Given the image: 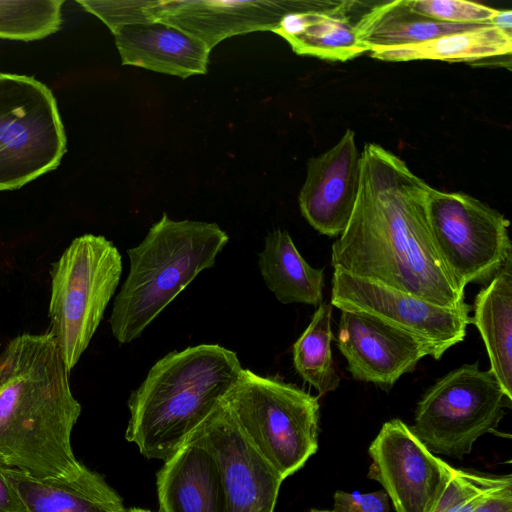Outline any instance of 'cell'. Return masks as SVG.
<instances>
[{"mask_svg":"<svg viewBox=\"0 0 512 512\" xmlns=\"http://www.w3.org/2000/svg\"><path fill=\"white\" fill-rule=\"evenodd\" d=\"M22 512H128L123 499L87 467L74 479L38 478L3 466Z\"/></svg>","mask_w":512,"mask_h":512,"instance_id":"17","label":"cell"},{"mask_svg":"<svg viewBox=\"0 0 512 512\" xmlns=\"http://www.w3.org/2000/svg\"><path fill=\"white\" fill-rule=\"evenodd\" d=\"M406 3L417 14L448 23H489L497 11L464 0H406Z\"/></svg>","mask_w":512,"mask_h":512,"instance_id":"27","label":"cell"},{"mask_svg":"<svg viewBox=\"0 0 512 512\" xmlns=\"http://www.w3.org/2000/svg\"><path fill=\"white\" fill-rule=\"evenodd\" d=\"M511 403L489 370L464 364L425 392L410 429L432 453L461 459L495 430Z\"/></svg>","mask_w":512,"mask_h":512,"instance_id":"8","label":"cell"},{"mask_svg":"<svg viewBox=\"0 0 512 512\" xmlns=\"http://www.w3.org/2000/svg\"><path fill=\"white\" fill-rule=\"evenodd\" d=\"M431 188L397 155L366 143L356 203L347 227L332 245V266L438 306H468L465 288L442 260L432 237Z\"/></svg>","mask_w":512,"mask_h":512,"instance_id":"1","label":"cell"},{"mask_svg":"<svg viewBox=\"0 0 512 512\" xmlns=\"http://www.w3.org/2000/svg\"><path fill=\"white\" fill-rule=\"evenodd\" d=\"M486 23H448L412 11L406 0L380 3L354 24L359 41L369 51L418 44L441 36L474 29Z\"/></svg>","mask_w":512,"mask_h":512,"instance_id":"22","label":"cell"},{"mask_svg":"<svg viewBox=\"0 0 512 512\" xmlns=\"http://www.w3.org/2000/svg\"><path fill=\"white\" fill-rule=\"evenodd\" d=\"M489 24L497 27L508 35H511L512 31V12L511 10H497L493 15Z\"/></svg>","mask_w":512,"mask_h":512,"instance_id":"31","label":"cell"},{"mask_svg":"<svg viewBox=\"0 0 512 512\" xmlns=\"http://www.w3.org/2000/svg\"><path fill=\"white\" fill-rule=\"evenodd\" d=\"M332 307L322 302L293 345L294 367L302 379L318 391V397L335 391L340 383L331 352Z\"/></svg>","mask_w":512,"mask_h":512,"instance_id":"24","label":"cell"},{"mask_svg":"<svg viewBox=\"0 0 512 512\" xmlns=\"http://www.w3.org/2000/svg\"><path fill=\"white\" fill-rule=\"evenodd\" d=\"M159 512H227L220 473L207 450L185 442L156 475Z\"/></svg>","mask_w":512,"mask_h":512,"instance_id":"18","label":"cell"},{"mask_svg":"<svg viewBox=\"0 0 512 512\" xmlns=\"http://www.w3.org/2000/svg\"><path fill=\"white\" fill-rule=\"evenodd\" d=\"M388 495L384 490L372 493L337 491L333 512H389Z\"/></svg>","mask_w":512,"mask_h":512,"instance_id":"28","label":"cell"},{"mask_svg":"<svg viewBox=\"0 0 512 512\" xmlns=\"http://www.w3.org/2000/svg\"><path fill=\"white\" fill-rule=\"evenodd\" d=\"M368 452V476L382 485L396 512H431L453 472L400 419L382 425Z\"/></svg>","mask_w":512,"mask_h":512,"instance_id":"12","label":"cell"},{"mask_svg":"<svg viewBox=\"0 0 512 512\" xmlns=\"http://www.w3.org/2000/svg\"><path fill=\"white\" fill-rule=\"evenodd\" d=\"M354 1H324L314 9L286 14L272 31L298 55L347 61L369 51L356 34L349 12Z\"/></svg>","mask_w":512,"mask_h":512,"instance_id":"19","label":"cell"},{"mask_svg":"<svg viewBox=\"0 0 512 512\" xmlns=\"http://www.w3.org/2000/svg\"><path fill=\"white\" fill-rule=\"evenodd\" d=\"M512 36L489 23L474 29L441 36L426 42L370 51L383 61H471L510 55Z\"/></svg>","mask_w":512,"mask_h":512,"instance_id":"23","label":"cell"},{"mask_svg":"<svg viewBox=\"0 0 512 512\" xmlns=\"http://www.w3.org/2000/svg\"><path fill=\"white\" fill-rule=\"evenodd\" d=\"M66 135L56 99L34 77L0 72V191L56 169Z\"/></svg>","mask_w":512,"mask_h":512,"instance_id":"7","label":"cell"},{"mask_svg":"<svg viewBox=\"0 0 512 512\" xmlns=\"http://www.w3.org/2000/svg\"><path fill=\"white\" fill-rule=\"evenodd\" d=\"M310 512H333V511L313 509Z\"/></svg>","mask_w":512,"mask_h":512,"instance_id":"33","label":"cell"},{"mask_svg":"<svg viewBox=\"0 0 512 512\" xmlns=\"http://www.w3.org/2000/svg\"><path fill=\"white\" fill-rule=\"evenodd\" d=\"M187 441L215 460L227 512H274L283 478L249 442L221 401Z\"/></svg>","mask_w":512,"mask_h":512,"instance_id":"11","label":"cell"},{"mask_svg":"<svg viewBox=\"0 0 512 512\" xmlns=\"http://www.w3.org/2000/svg\"><path fill=\"white\" fill-rule=\"evenodd\" d=\"M110 31L123 65L183 79L207 72L211 50L173 25L154 20L125 24Z\"/></svg>","mask_w":512,"mask_h":512,"instance_id":"16","label":"cell"},{"mask_svg":"<svg viewBox=\"0 0 512 512\" xmlns=\"http://www.w3.org/2000/svg\"><path fill=\"white\" fill-rule=\"evenodd\" d=\"M428 218L442 260L460 285H487L512 259L509 221L463 192L431 188Z\"/></svg>","mask_w":512,"mask_h":512,"instance_id":"9","label":"cell"},{"mask_svg":"<svg viewBox=\"0 0 512 512\" xmlns=\"http://www.w3.org/2000/svg\"><path fill=\"white\" fill-rule=\"evenodd\" d=\"M128 512H151V511L142 509V508H132V509H128Z\"/></svg>","mask_w":512,"mask_h":512,"instance_id":"32","label":"cell"},{"mask_svg":"<svg viewBox=\"0 0 512 512\" xmlns=\"http://www.w3.org/2000/svg\"><path fill=\"white\" fill-rule=\"evenodd\" d=\"M331 305L371 315L416 338L436 360L462 342L471 324L472 306H438L384 284L334 268Z\"/></svg>","mask_w":512,"mask_h":512,"instance_id":"10","label":"cell"},{"mask_svg":"<svg viewBox=\"0 0 512 512\" xmlns=\"http://www.w3.org/2000/svg\"><path fill=\"white\" fill-rule=\"evenodd\" d=\"M228 241L216 223L173 220L164 213L127 250L129 273L109 318L114 338L121 344L137 339L201 271L214 265Z\"/></svg>","mask_w":512,"mask_h":512,"instance_id":"4","label":"cell"},{"mask_svg":"<svg viewBox=\"0 0 512 512\" xmlns=\"http://www.w3.org/2000/svg\"><path fill=\"white\" fill-rule=\"evenodd\" d=\"M258 264L266 286L281 303L323 302L324 269L307 263L286 230L267 234Z\"/></svg>","mask_w":512,"mask_h":512,"instance_id":"21","label":"cell"},{"mask_svg":"<svg viewBox=\"0 0 512 512\" xmlns=\"http://www.w3.org/2000/svg\"><path fill=\"white\" fill-rule=\"evenodd\" d=\"M323 1H146L150 21L173 25L202 41L210 50L235 35L273 31L288 13L317 8Z\"/></svg>","mask_w":512,"mask_h":512,"instance_id":"13","label":"cell"},{"mask_svg":"<svg viewBox=\"0 0 512 512\" xmlns=\"http://www.w3.org/2000/svg\"><path fill=\"white\" fill-rule=\"evenodd\" d=\"M242 370L237 354L218 344L166 354L130 394L126 440L148 459L167 460L220 403Z\"/></svg>","mask_w":512,"mask_h":512,"instance_id":"3","label":"cell"},{"mask_svg":"<svg viewBox=\"0 0 512 512\" xmlns=\"http://www.w3.org/2000/svg\"><path fill=\"white\" fill-rule=\"evenodd\" d=\"M471 318L483 339L489 371L512 400V259L476 295Z\"/></svg>","mask_w":512,"mask_h":512,"instance_id":"20","label":"cell"},{"mask_svg":"<svg viewBox=\"0 0 512 512\" xmlns=\"http://www.w3.org/2000/svg\"><path fill=\"white\" fill-rule=\"evenodd\" d=\"M360 166L361 152L351 129L329 150L308 160L298 203L302 216L320 234L340 236L347 227L357 199Z\"/></svg>","mask_w":512,"mask_h":512,"instance_id":"15","label":"cell"},{"mask_svg":"<svg viewBox=\"0 0 512 512\" xmlns=\"http://www.w3.org/2000/svg\"><path fill=\"white\" fill-rule=\"evenodd\" d=\"M63 0L0 1V38L34 41L60 29Z\"/></svg>","mask_w":512,"mask_h":512,"instance_id":"25","label":"cell"},{"mask_svg":"<svg viewBox=\"0 0 512 512\" xmlns=\"http://www.w3.org/2000/svg\"><path fill=\"white\" fill-rule=\"evenodd\" d=\"M319 397L277 376L242 370L221 402L264 459L285 480L318 449Z\"/></svg>","mask_w":512,"mask_h":512,"instance_id":"5","label":"cell"},{"mask_svg":"<svg viewBox=\"0 0 512 512\" xmlns=\"http://www.w3.org/2000/svg\"><path fill=\"white\" fill-rule=\"evenodd\" d=\"M336 344L355 380L383 390L391 389L423 357L430 356L412 335L371 315L348 310L341 311Z\"/></svg>","mask_w":512,"mask_h":512,"instance_id":"14","label":"cell"},{"mask_svg":"<svg viewBox=\"0 0 512 512\" xmlns=\"http://www.w3.org/2000/svg\"><path fill=\"white\" fill-rule=\"evenodd\" d=\"M472 512H512V479L488 492Z\"/></svg>","mask_w":512,"mask_h":512,"instance_id":"29","label":"cell"},{"mask_svg":"<svg viewBox=\"0 0 512 512\" xmlns=\"http://www.w3.org/2000/svg\"><path fill=\"white\" fill-rule=\"evenodd\" d=\"M50 332L23 333L0 352V460L38 478L74 479L86 466L71 435L81 414Z\"/></svg>","mask_w":512,"mask_h":512,"instance_id":"2","label":"cell"},{"mask_svg":"<svg viewBox=\"0 0 512 512\" xmlns=\"http://www.w3.org/2000/svg\"><path fill=\"white\" fill-rule=\"evenodd\" d=\"M50 328L69 372L96 332L122 274L117 247L101 235L76 237L52 264Z\"/></svg>","mask_w":512,"mask_h":512,"instance_id":"6","label":"cell"},{"mask_svg":"<svg viewBox=\"0 0 512 512\" xmlns=\"http://www.w3.org/2000/svg\"><path fill=\"white\" fill-rule=\"evenodd\" d=\"M511 479V474L498 476L453 468L431 512H472L488 492Z\"/></svg>","mask_w":512,"mask_h":512,"instance_id":"26","label":"cell"},{"mask_svg":"<svg viewBox=\"0 0 512 512\" xmlns=\"http://www.w3.org/2000/svg\"><path fill=\"white\" fill-rule=\"evenodd\" d=\"M3 466L0 460V512H22L19 499L3 474Z\"/></svg>","mask_w":512,"mask_h":512,"instance_id":"30","label":"cell"}]
</instances>
